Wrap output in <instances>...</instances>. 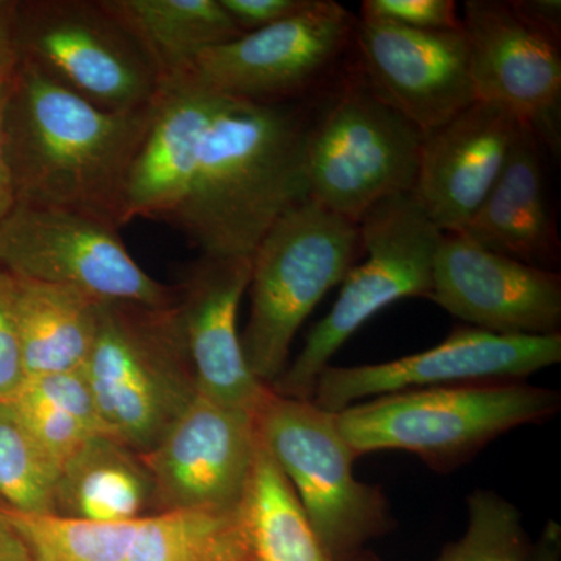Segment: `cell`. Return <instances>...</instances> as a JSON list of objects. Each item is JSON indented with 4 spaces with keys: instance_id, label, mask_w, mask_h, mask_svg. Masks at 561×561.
Returning <instances> with one entry per match:
<instances>
[{
    "instance_id": "603a6c76",
    "label": "cell",
    "mask_w": 561,
    "mask_h": 561,
    "mask_svg": "<svg viewBox=\"0 0 561 561\" xmlns=\"http://www.w3.org/2000/svg\"><path fill=\"white\" fill-rule=\"evenodd\" d=\"M139 39L162 79L179 76L201 51L243 35L220 0H105Z\"/></svg>"
},
{
    "instance_id": "5bb4252c",
    "label": "cell",
    "mask_w": 561,
    "mask_h": 561,
    "mask_svg": "<svg viewBox=\"0 0 561 561\" xmlns=\"http://www.w3.org/2000/svg\"><path fill=\"white\" fill-rule=\"evenodd\" d=\"M461 27L476 99L511 111L559 157L561 44L530 27L508 0H468Z\"/></svg>"
},
{
    "instance_id": "8fae6325",
    "label": "cell",
    "mask_w": 561,
    "mask_h": 561,
    "mask_svg": "<svg viewBox=\"0 0 561 561\" xmlns=\"http://www.w3.org/2000/svg\"><path fill=\"white\" fill-rule=\"evenodd\" d=\"M0 267L99 301L169 308L179 298L133 260L116 225L76 210L14 206L0 221Z\"/></svg>"
},
{
    "instance_id": "4fadbf2b",
    "label": "cell",
    "mask_w": 561,
    "mask_h": 561,
    "mask_svg": "<svg viewBox=\"0 0 561 561\" xmlns=\"http://www.w3.org/2000/svg\"><path fill=\"white\" fill-rule=\"evenodd\" d=\"M257 446L253 413L197 393L162 440L140 457L153 479L160 512L236 511Z\"/></svg>"
},
{
    "instance_id": "83f0119b",
    "label": "cell",
    "mask_w": 561,
    "mask_h": 561,
    "mask_svg": "<svg viewBox=\"0 0 561 561\" xmlns=\"http://www.w3.org/2000/svg\"><path fill=\"white\" fill-rule=\"evenodd\" d=\"M58 472L13 402L0 401V507L51 513Z\"/></svg>"
},
{
    "instance_id": "7c38bea8",
    "label": "cell",
    "mask_w": 561,
    "mask_h": 561,
    "mask_svg": "<svg viewBox=\"0 0 561 561\" xmlns=\"http://www.w3.org/2000/svg\"><path fill=\"white\" fill-rule=\"evenodd\" d=\"M561 360V334L501 335L461 327L434 348L357 367H328L317 379L312 402L339 413L365 400L398 391L524 381Z\"/></svg>"
},
{
    "instance_id": "8992f818",
    "label": "cell",
    "mask_w": 561,
    "mask_h": 561,
    "mask_svg": "<svg viewBox=\"0 0 561 561\" xmlns=\"http://www.w3.org/2000/svg\"><path fill=\"white\" fill-rule=\"evenodd\" d=\"M83 373L105 434L139 456L162 440L198 393L175 305L103 301Z\"/></svg>"
},
{
    "instance_id": "e0dca14e",
    "label": "cell",
    "mask_w": 561,
    "mask_h": 561,
    "mask_svg": "<svg viewBox=\"0 0 561 561\" xmlns=\"http://www.w3.org/2000/svg\"><path fill=\"white\" fill-rule=\"evenodd\" d=\"M250 275L251 257L202 256L179 287L175 309L198 393L254 415L271 387L251 375L238 331Z\"/></svg>"
},
{
    "instance_id": "5b68a950",
    "label": "cell",
    "mask_w": 561,
    "mask_h": 561,
    "mask_svg": "<svg viewBox=\"0 0 561 561\" xmlns=\"http://www.w3.org/2000/svg\"><path fill=\"white\" fill-rule=\"evenodd\" d=\"M424 133L371 90L356 60L321 99L306 140L308 198L359 225L413 192Z\"/></svg>"
},
{
    "instance_id": "4dcf8cb0",
    "label": "cell",
    "mask_w": 561,
    "mask_h": 561,
    "mask_svg": "<svg viewBox=\"0 0 561 561\" xmlns=\"http://www.w3.org/2000/svg\"><path fill=\"white\" fill-rule=\"evenodd\" d=\"M27 381L13 301V276L0 267V401H11Z\"/></svg>"
},
{
    "instance_id": "7a4b0ae2",
    "label": "cell",
    "mask_w": 561,
    "mask_h": 561,
    "mask_svg": "<svg viewBox=\"0 0 561 561\" xmlns=\"http://www.w3.org/2000/svg\"><path fill=\"white\" fill-rule=\"evenodd\" d=\"M153 105L98 108L21 62L7 110L16 205L76 210L121 228L125 181Z\"/></svg>"
},
{
    "instance_id": "ac0fdd59",
    "label": "cell",
    "mask_w": 561,
    "mask_h": 561,
    "mask_svg": "<svg viewBox=\"0 0 561 561\" xmlns=\"http://www.w3.org/2000/svg\"><path fill=\"white\" fill-rule=\"evenodd\" d=\"M523 122L496 103L476 101L424 135L415 195L442 232H461L500 179Z\"/></svg>"
},
{
    "instance_id": "1f68e13d",
    "label": "cell",
    "mask_w": 561,
    "mask_h": 561,
    "mask_svg": "<svg viewBox=\"0 0 561 561\" xmlns=\"http://www.w3.org/2000/svg\"><path fill=\"white\" fill-rule=\"evenodd\" d=\"M242 33L261 31L300 13L309 0H220Z\"/></svg>"
},
{
    "instance_id": "ba28073f",
    "label": "cell",
    "mask_w": 561,
    "mask_h": 561,
    "mask_svg": "<svg viewBox=\"0 0 561 561\" xmlns=\"http://www.w3.org/2000/svg\"><path fill=\"white\" fill-rule=\"evenodd\" d=\"M254 423L331 561H343L390 529L389 501L381 486L354 478L356 456L335 413L271 389L254 413Z\"/></svg>"
},
{
    "instance_id": "f1b7e54d",
    "label": "cell",
    "mask_w": 561,
    "mask_h": 561,
    "mask_svg": "<svg viewBox=\"0 0 561 561\" xmlns=\"http://www.w3.org/2000/svg\"><path fill=\"white\" fill-rule=\"evenodd\" d=\"M468 526L435 561H527L530 546L519 508L491 490L472 491Z\"/></svg>"
},
{
    "instance_id": "cb8c5ba5",
    "label": "cell",
    "mask_w": 561,
    "mask_h": 561,
    "mask_svg": "<svg viewBox=\"0 0 561 561\" xmlns=\"http://www.w3.org/2000/svg\"><path fill=\"white\" fill-rule=\"evenodd\" d=\"M241 511L256 561H331L297 493L261 440Z\"/></svg>"
},
{
    "instance_id": "ffe728a7",
    "label": "cell",
    "mask_w": 561,
    "mask_h": 561,
    "mask_svg": "<svg viewBox=\"0 0 561 561\" xmlns=\"http://www.w3.org/2000/svg\"><path fill=\"white\" fill-rule=\"evenodd\" d=\"M542 150L537 133L523 124L500 179L461 232L485 249L551 271L560 241Z\"/></svg>"
},
{
    "instance_id": "52a82bcc",
    "label": "cell",
    "mask_w": 561,
    "mask_h": 561,
    "mask_svg": "<svg viewBox=\"0 0 561 561\" xmlns=\"http://www.w3.org/2000/svg\"><path fill=\"white\" fill-rule=\"evenodd\" d=\"M359 228L365 260L351 268L331 311L313 324L298 356L271 387L279 397L312 400L321 373L368 320L393 302L430 295L443 232L412 192L376 205Z\"/></svg>"
},
{
    "instance_id": "6da1fadb",
    "label": "cell",
    "mask_w": 561,
    "mask_h": 561,
    "mask_svg": "<svg viewBox=\"0 0 561 561\" xmlns=\"http://www.w3.org/2000/svg\"><path fill=\"white\" fill-rule=\"evenodd\" d=\"M323 98L262 105L221 95L190 191L169 219L203 257L253 256L276 220L308 198L306 140Z\"/></svg>"
},
{
    "instance_id": "2e32d148",
    "label": "cell",
    "mask_w": 561,
    "mask_h": 561,
    "mask_svg": "<svg viewBox=\"0 0 561 561\" xmlns=\"http://www.w3.org/2000/svg\"><path fill=\"white\" fill-rule=\"evenodd\" d=\"M354 60L376 95L424 135L478 101L463 27L415 31L357 18Z\"/></svg>"
},
{
    "instance_id": "8d00e7d4",
    "label": "cell",
    "mask_w": 561,
    "mask_h": 561,
    "mask_svg": "<svg viewBox=\"0 0 561 561\" xmlns=\"http://www.w3.org/2000/svg\"><path fill=\"white\" fill-rule=\"evenodd\" d=\"M561 529L556 522L546 524L540 540L530 549L527 561H559Z\"/></svg>"
},
{
    "instance_id": "484cf974",
    "label": "cell",
    "mask_w": 561,
    "mask_h": 561,
    "mask_svg": "<svg viewBox=\"0 0 561 561\" xmlns=\"http://www.w3.org/2000/svg\"><path fill=\"white\" fill-rule=\"evenodd\" d=\"M11 402L58 470L84 442L105 434L83 368L28 378Z\"/></svg>"
},
{
    "instance_id": "44dd1931",
    "label": "cell",
    "mask_w": 561,
    "mask_h": 561,
    "mask_svg": "<svg viewBox=\"0 0 561 561\" xmlns=\"http://www.w3.org/2000/svg\"><path fill=\"white\" fill-rule=\"evenodd\" d=\"M55 515L98 523L136 522L160 513L142 457L110 435H94L62 463Z\"/></svg>"
},
{
    "instance_id": "9a60e30c",
    "label": "cell",
    "mask_w": 561,
    "mask_h": 561,
    "mask_svg": "<svg viewBox=\"0 0 561 561\" xmlns=\"http://www.w3.org/2000/svg\"><path fill=\"white\" fill-rule=\"evenodd\" d=\"M426 298L493 334H560L559 273L485 249L463 232H443Z\"/></svg>"
},
{
    "instance_id": "d6986e66",
    "label": "cell",
    "mask_w": 561,
    "mask_h": 561,
    "mask_svg": "<svg viewBox=\"0 0 561 561\" xmlns=\"http://www.w3.org/2000/svg\"><path fill=\"white\" fill-rule=\"evenodd\" d=\"M220 99L186 73L164 81L125 181L122 225L171 219L190 191Z\"/></svg>"
},
{
    "instance_id": "3957f363",
    "label": "cell",
    "mask_w": 561,
    "mask_h": 561,
    "mask_svg": "<svg viewBox=\"0 0 561 561\" xmlns=\"http://www.w3.org/2000/svg\"><path fill=\"white\" fill-rule=\"evenodd\" d=\"M560 408V391L493 381L383 394L335 413V420L356 459L376 451H408L445 472L501 435L552 419Z\"/></svg>"
},
{
    "instance_id": "4316f807",
    "label": "cell",
    "mask_w": 561,
    "mask_h": 561,
    "mask_svg": "<svg viewBox=\"0 0 561 561\" xmlns=\"http://www.w3.org/2000/svg\"><path fill=\"white\" fill-rule=\"evenodd\" d=\"M2 511L27 545L32 561H127L142 519L98 523L55 513Z\"/></svg>"
},
{
    "instance_id": "277c9868",
    "label": "cell",
    "mask_w": 561,
    "mask_h": 561,
    "mask_svg": "<svg viewBox=\"0 0 561 561\" xmlns=\"http://www.w3.org/2000/svg\"><path fill=\"white\" fill-rule=\"evenodd\" d=\"M364 256L359 225L306 198L284 213L251 256L250 317L241 335L251 375L272 387L321 298Z\"/></svg>"
},
{
    "instance_id": "30bf717a",
    "label": "cell",
    "mask_w": 561,
    "mask_h": 561,
    "mask_svg": "<svg viewBox=\"0 0 561 561\" xmlns=\"http://www.w3.org/2000/svg\"><path fill=\"white\" fill-rule=\"evenodd\" d=\"M356 24L357 18L342 3L309 0L287 20L201 51L181 73L238 101H317L353 61Z\"/></svg>"
},
{
    "instance_id": "d590c367",
    "label": "cell",
    "mask_w": 561,
    "mask_h": 561,
    "mask_svg": "<svg viewBox=\"0 0 561 561\" xmlns=\"http://www.w3.org/2000/svg\"><path fill=\"white\" fill-rule=\"evenodd\" d=\"M0 561H32L27 545L0 507Z\"/></svg>"
},
{
    "instance_id": "d4e9b609",
    "label": "cell",
    "mask_w": 561,
    "mask_h": 561,
    "mask_svg": "<svg viewBox=\"0 0 561 561\" xmlns=\"http://www.w3.org/2000/svg\"><path fill=\"white\" fill-rule=\"evenodd\" d=\"M127 561H256L241 507L165 511L140 519Z\"/></svg>"
},
{
    "instance_id": "f546056e",
    "label": "cell",
    "mask_w": 561,
    "mask_h": 561,
    "mask_svg": "<svg viewBox=\"0 0 561 561\" xmlns=\"http://www.w3.org/2000/svg\"><path fill=\"white\" fill-rule=\"evenodd\" d=\"M360 20L386 22L415 31L461 27V18L453 0H364Z\"/></svg>"
},
{
    "instance_id": "e575fe53",
    "label": "cell",
    "mask_w": 561,
    "mask_h": 561,
    "mask_svg": "<svg viewBox=\"0 0 561 561\" xmlns=\"http://www.w3.org/2000/svg\"><path fill=\"white\" fill-rule=\"evenodd\" d=\"M512 9L535 31L561 44L560 0H508Z\"/></svg>"
},
{
    "instance_id": "9c48e42d",
    "label": "cell",
    "mask_w": 561,
    "mask_h": 561,
    "mask_svg": "<svg viewBox=\"0 0 561 561\" xmlns=\"http://www.w3.org/2000/svg\"><path fill=\"white\" fill-rule=\"evenodd\" d=\"M21 62L113 113L150 108L164 79L105 0L18 2Z\"/></svg>"
},
{
    "instance_id": "836d02e7",
    "label": "cell",
    "mask_w": 561,
    "mask_h": 561,
    "mask_svg": "<svg viewBox=\"0 0 561 561\" xmlns=\"http://www.w3.org/2000/svg\"><path fill=\"white\" fill-rule=\"evenodd\" d=\"M14 79L9 83L0 84V221L16 206V191H14L13 172H11L9 138H7V110Z\"/></svg>"
},
{
    "instance_id": "d6a6232c",
    "label": "cell",
    "mask_w": 561,
    "mask_h": 561,
    "mask_svg": "<svg viewBox=\"0 0 561 561\" xmlns=\"http://www.w3.org/2000/svg\"><path fill=\"white\" fill-rule=\"evenodd\" d=\"M21 66L18 2L0 0V84L16 77Z\"/></svg>"
},
{
    "instance_id": "7402d4cb",
    "label": "cell",
    "mask_w": 561,
    "mask_h": 561,
    "mask_svg": "<svg viewBox=\"0 0 561 561\" xmlns=\"http://www.w3.org/2000/svg\"><path fill=\"white\" fill-rule=\"evenodd\" d=\"M13 301L27 379L84 367L103 301L72 287L20 276H13Z\"/></svg>"
}]
</instances>
